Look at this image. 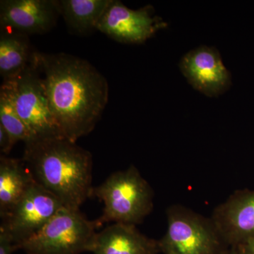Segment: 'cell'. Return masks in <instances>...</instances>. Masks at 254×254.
Segmentation results:
<instances>
[{
	"label": "cell",
	"instance_id": "1",
	"mask_svg": "<svg viewBox=\"0 0 254 254\" xmlns=\"http://www.w3.org/2000/svg\"><path fill=\"white\" fill-rule=\"evenodd\" d=\"M31 60L63 136L76 143L94 129L108 104L106 78L86 60L66 53L33 52Z\"/></svg>",
	"mask_w": 254,
	"mask_h": 254
},
{
	"label": "cell",
	"instance_id": "2",
	"mask_svg": "<svg viewBox=\"0 0 254 254\" xmlns=\"http://www.w3.org/2000/svg\"><path fill=\"white\" fill-rule=\"evenodd\" d=\"M23 161L35 180L65 208L79 210L94 187L93 157L64 137L36 139L25 144Z\"/></svg>",
	"mask_w": 254,
	"mask_h": 254
},
{
	"label": "cell",
	"instance_id": "3",
	"mask_svg": "<svg viewBox=\"0 0 254 254\" xmlns=\"http://www.w3.org/2000/svg\"><path fill=\"white\" fill-rule=\"evenodd\" d=\"M153 191L134 165L112 174L100 186L94 187L91 197L104 205L97 219L100 226L106 222L136 225L153 208Z\"/></svg>",
	"mask_w": 254,
	"mask_h": 254
},
{
	"label": "cell",
	"instance_id": "4",
	"mask_svg": "<svg viewBox=\"0 0 254 254\" xmlns=\"http://www.w3.org/2000/svg\"><path fill=\"white\" fill-rule=\"evenodd\" d=\"M97 220H88L80 212L63 207L40 231L25 241L21 250L27 254H81L91 252Z\"/></svg>",
	"mask_w": 254,
	"mask_h": 254
},
{
	"label": "cell",
	"instance_id": "5",
	"mask_svg": "<svg viewBox=\"0 0 254 254\" xmlns=\"http://www.w3.org/2000/svg\"><path fill=\"white\" fill-rule=\"evenodd\" d=\"M168 227L158 240L163 254H222L228 247L211 218L175 205L167 211Z\"/></svg>",
	"mask_w": 254,
	"mask_h": 254
},
{
	"label": "cell",
	"instance_id": "6",
	"mask_svg": "<svg viewBox=\"0 0 254 254\" xmlns=\"http://www.w3.org/2000/svg\"><path fill=\"white\" fill-rule=\"evenodd\" d=\"M1 86L36 139L64 137L52 113L41 73L32 60L22 72L4 80Z\"/></svg>",
	"mask_w": 254,
	"mask_h": 254
},
{
	"label": "cell",
	"instance_id": "7",
	"mask_svg": "<svg viewBox=\"0 0 254 254\" xmlns=\"http://www.w3.org/2000/svg\"><path fill=\"white\" fill-rule=\"evenodd\" d=\"M64 205L54 194L36 182L7 216L1 219L0 230L16 245L40 231Z\"/></svg>",
	"mask_w": 254,
	"mask_h": 254
},
{
	"label": "cell",
	"instance_id": "8",
	"mask_svg": "<svg viewBox=\"0 0 254 254\" xmlns=\"http://www.w3.org/2000/svg\"><path fill=\"white\" fill-rule=\"evenodd\" d=\"M152 10L150 6L133 10L120 1L111 0L96 30L120 43H144L168 26L160 18L152 16Z\"/></svg>",
	"mask_w": 254,
	"mask_h": 254
},
{
	"label": "cell",
	"instance_id": "9",
	"mask_svg": "<svg viewBox=\"0 0 254 254\" xmlns=\"http://www.w3.org/2000/svg\"><path fill=\"white\" fill-rule=\"evenodd\" d=\"M55 0H1V27L22 34H43L56 24L59 16Z\"/></svg>",
	"mask_w": 254,
	"mask_h": 254
},
{
	"label": "cell",
	"instance_id": "10",
	"mask_svg": "<svg viewBox=\"0 0 254 254\" xmlns=\"http://www.w3.org/2000/svg\"><path fill=\"white\" fill-rule=\"evenodd\" d=\"M214 225L228 247L254 237V190L237 191L214 210Z\"/></svg>",
	"mask_w": 254,
	"mask_h": 254
},
{
	"label": "cell",
	"instance_id": "11",
	"mask_svg": "<svg viewBox=\"0 0 254 254\" xmlns=\"http://www.w3.org/2000/svg\"><path fill=\"white\" fill-rule=\"evenodd\" d=\"M180 67L190 84L205 94L218 95L230 86V73L213 48L192 50L182 58Z\"/></svg>",
	"mask_w": 254,
	"mask_h": 254
},
{
	"label": "cell",
	"instance_id": "12",
	"mask_svg": "<svg viewBox=\"0 0 254 254\" xmlns=\"http://www.w3.org/2000/svg\"><path fill=\"white\" fill-rule=\"evenodd\" d=\"M93 254H158V241L138 231L136 225L115 223L98 232Z\"/></svg>",
	"mask_w": 254,
	"mask_h": 254
},
{
	"label": "cell",
	"instance_id": "13",
	"mask_svg": "<svg viewBox=\"0 0 254 254\" xmlns=\"http://www.w3.org/2000/svg\"><path fill=\"white\" fill-rule=\"evenodd\" d=\"M23 160L0 157V217L9 215L36 182Z\"/></svg>",
	"mask_w": 254,
	"mask_h": 254
},
{
	"label": "cell",
	"instance_id": "14",
	"mask_svg": "<svg viewBox=\"0 0 254 254\" xmlns=\"http://www.w3.org/2000/svg\"><path fill=\"white\" fill-rule=\"evenodd\" d=\"M33 53L26 35L12 31H1L0 74L4 81L22 72L31 63Z\"/></svg>",
	"mask_w": 254,
	"mask_h": 254
},
{
	"label": "cell",
	"instance_id": "15",
	"mask_svg": "<svg viewBox=\"0 0 254 254\" xmlns=\"http://www.w3.org/2000/svg\"><path fill=\"white\" fill-rule=\"evenodd\" d=\"M111 0H58L60 14L76 33L96 29Z\"/></svg>",
	"mask_w": 254,
	"mask_h": 254
},
{
	"label": "cell",
	"instance_id": "16",
	"mask_svg": "<svg viewBox=\"0 0 254 254\" xmlns=\"http://www.w3.org/2000/svg\"><path fill=\"white\" fill-rule=\"evenodd\" d=\"M0 125L9 133L14 144L19 141L26 144L36 140L18 115L9 93L2 86L0 88Z\"/></svg>",
	"mask_w": 254,
	"mask_h": 254
},
{
	"label": "cell",
	"instance_id": "17",
	"mask_svg": "<svg viewBox=\"0 0 254 254\" xmlns=\"http://www.w3.org/2000/svg\"><path fill=\"white\" fill-rule=\"evenodd\" d=\"M19 250L20 246L15 244L8 234L0 230V254H13Z\"/></svg>",
	"mask_w": 254,
	"mask_h": 254
},
{
	"label": "cell",
	"instance_id": "18",
	"mask_svg": "<svg viewBox=\"0 0 254 254\" xmlns=\"http://www.w3.org/2000/svg\"><path fill=\"white\" fill-rule=\"evenodd\" d=\"M14 143L6 129L0 125V151L3 155H8L14 147Z\"/></svg>",
	"mask_w": 254,
	"mask_h": 254
},
{
	"label": "cell",
	"instance_id": "19",
	"mask_svg": "<svg viewBox=\"0 0 254 254\" xmlns=\"http://www.w3.org/2000/svg\"><path fill=\"white\" fill-rule=\"evenodd\" d=\"M235 247L240 254H254V237Z\"/></svg>",
	"mask_w": 254,
	"mask_h": 254
},
{
	"label": "cell",
	"instance_id": "20",
	"mask_svg": "<svg viewBox=\"0 0 254 254\" xmlns=\"http://www.w3.org/2000/svg\"><path fill=\"white\" fill-rule=\"evenodd\" d=\"M222 254H240L236 247H230Z\"/></svg>",
	"mask_w": 254,
	"mask_h": 254
}]
</instances>
